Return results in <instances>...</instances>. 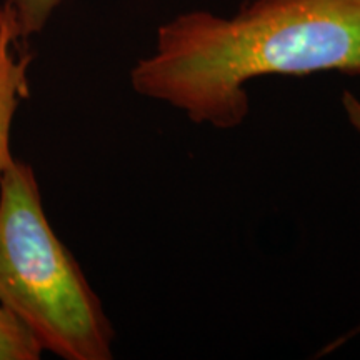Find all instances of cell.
<instances>
[{
	"instance_id": "6da1fadb",
	"label": "cell",
	"mask_w": 360,
	"mask_h": 360,
	"mask_svg": "<svg viewBox=\"0 0 360 360\" xmlns=\"http://www.w3.org/2000/svg\"><path fill=\"white\" fill-rule=\"evenodd\" d=\"M319 72L360 75V0H254L232 17L180 13L159 27L130 84L193 124L229 130L249 115L254 79Z\"/></svg>"
},
{
	"instance_id": "7a4b0ae2",
	"label": "cell",
	"mask_w": 360,
	"mask_h": 360,
	"mask_svg": "<svg viewBox=\"0 0 360 360\" xmlns=\"http://www.w3.org/2000/svg\"><path fill=\"white\" fill-rule=\"evenodd\" d=\"M0 305L64 360H110L114 327L72 252L45 215L34 169L0 175Z\"/></svg>"
},
{
	"instance_id": "3957f363",
	"label": "cell",
	"mask_w": 360,
	"mask_h": 360,
	"mask_svg": "<svg viewBox=\"0 0 360 360\" xmlns=\"http://www.w3.org/2000/svg\"><path fill=\"white\" fill-rule=\"evenodd\" d=\"M32 53L17 37L8 8L0 6V175L12 164V124L20 103L30 96Z\"/></svg>"
},
{
	"instance_id": "277c9868",
	"label": "cell",
	"mask_w": 360,
	"mask_h": 360,
	"mask_svg": "<svg viewBox=\"0 0 360 360\" xmlns=\"http://www.w3.org/2000/svg\"><path fill=\"white\" fill-rule=\"evenodd\" d=\"M42 352L32 332L0 305V360H39Z\"/></svg>"
},
{
	"instance_id": "5b68a950",
	"label": "cell",
	"mask_w": 360,
	"mask_h": 360,
	"mask_svg": "<svg viewBox=\"0 0 360 360\" xmlns=\"http://www.w3.org/2000/svg\"><path fill=\"white\" fill-rule=\"evenodd\" d=\"M64 0H4V6L11 12L15 34L24 45L32 35L42 32L53 12Z\"/></svg>"
}]
</instances>
